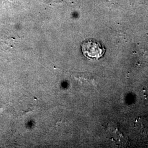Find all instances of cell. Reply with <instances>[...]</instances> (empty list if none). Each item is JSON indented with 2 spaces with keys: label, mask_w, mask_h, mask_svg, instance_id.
<instances>
[{
  "label": "cell",
  "mask_w": 148,
  "mask_h": 148,
  "mask_svg": "<svg viewBox=\"0 0 148 148\" xmlns=\"http://www.w3.org/2000/svg\"><path fill=\"white\" fill-rule=\"evenodd\" d=\"M81 50L86 58L91 60L101 58L105 53V49L100 43L95 40L90 39L83 42Z\"/></svg>",
  "instance_id": "obj_1"
}]
</instances>
